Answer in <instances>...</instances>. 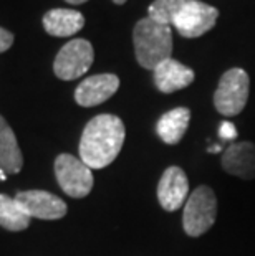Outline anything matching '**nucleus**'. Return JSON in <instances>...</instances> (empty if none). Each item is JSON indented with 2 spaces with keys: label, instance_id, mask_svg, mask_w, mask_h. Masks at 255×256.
Here are the masks:
<instances>
[{
  "label": "nucleus",
  "instance_id": "obj_1",
  "mask_svg": "<svg viewBox=\"0 0 255 256\" xmlns=\"http://www.w3.org/2000/svg\"><path fill=\"white\" fill-rule=\"evenodd\" d=\"M126 129L115 114H98L86 124L80 139V159L90 168H105L123 149Z\"/></svg>",
  "mask_w": 255,
  "mask_h": 256
},
{
  "label": "nucleus",
  "instance_id": "obj_2",
  "mask_svg": "<svg viewBox=\"0 0 255 256\" xmlns=\"http://www.w3.org/2000/svg\"><path fill=\"white\" fill-rule=\"evenodd\" d=\"M133 43L138 63L146 70H154L172 55V26L151 17L141 18L134 25Z\"/></svg>",
  "mask_w": 255,
  "mask_h": 256
},
{
  "label": "nucleus",
  "instance_id": "obj_3",
  "mask_svg": "<svg viewBox=\"0 0 255 256\" xmlns=\"http://www.w3.org/2000/svg\"><path fill=\"white\" fill-rule=\"evenodd\" d=\"M217 218V198L209 185H199L184 204L182 226L189 236H200Z\"/></svg>",
  "mask_w": 255,
  "mask_h": 256
},
{
  "label": "nucleus",
  "instance_id": "obj_4",
  "mask_svg": "<svg viewBox=\"0 0 255 256\" xmlns=\"http://www.w3.org/2000/svg\"><path fill=\"white\" fill-rule=\"evenodd\" d=\"M250 78L245 70L232 68L220 76L219 86L214 92V106L222 116L232 118L243 111L248 100Z\"/></svg>",
  "mask_w": 255,
  "mask_h": 256
},
{
  "label": "nucleus",
  "instance_id": "obj_5",
  "mask_svg": "<svg viewBox=\"0 0 255 256\" xmlns=\"http://www.w3.org/2000/svg\"><path fill=\"white\" fill-rule=\"evenodd\" d=\"M55 176L63 192L73 198L86 197L95 184L91 168L72 154H60L57 157Z\"/></svg>",
  "mask_w": 255,
  "mask_h": 256
},
{
  "label": "nucleus",
  "instance_id": "obj_6",
  "mask_svg": "<svg viewBox=\"0 0 255 256\" xmlns=\"http://www.w3.org/2000/svg\"><path fill=\"white\" fill-rule=\"evenodd\" d=\"M95 60L93 45L88 40L77 38L62 46L53 63V72L57 78L72 81L83 76L91 68Z\"/></svg>",
  "mask_w": 255,
  "mask_h": 256
},
{
  "label": "nucleus",
  "instance_id": "obj_7",
  "mask_svg": "<svg viewBox=\"0 0 255 256\" xmlns=\"http://www.w3.org/2000/svg\"><path fill=\"white\" fill-rule=\"evenodd\" d=\"M219 10L200 0H187L176 15L172 26L184 38H197L212 30L217 24Z\"/></svg>",
  "mask_w": 255,
  "mask_h": 256
},
{
  "label": "nucleus",
  "instance_id": "obj_8",
  "mask_svg": "<svg viewBox=\"0 0 255 256\" xmlns=\"http://www.w3.org/2000/svg\"><path fill=\"white\" fill-rule=\"evenodd\" d=\"M15 200L19 202L22 210L25 212L30 218L40 220H60L67 215L68 206L67 204L45 190H27L19 192L15 195Z\"/></svg>",
  "mask_w": 255,
  "mask_h": 256
},
{
  "label": "nucleus",
  "instance_id": "obj_9",
  "mask_svg": "<svg viewBox=\"0 0 255 256\" xmlns=\"http://www.w3.org/2000/svg\"><path fill=\"white\" fill-rule=\"evenodd\" d=\"M189 197V182L181 167H167L157 184V200L166 212H176Z\"/></svg>",
  "mask_w": 255,
  "mask_h": 256
},
{
  "label": "nucleus",
  "instance_id": "obj_10",
  "mask_svg": "<svg viewBox=\"0 0 255 256\" xmlns=\"http://www.w3.org/2000/svg\"><path fill=\"white\" fill-rule=\"evenodd\" d=\"M119 88V78L113 73L95 74L83 80L75 90V101L83 108L103 104Z\"/></svg>",
  "mask_w": 255,
  "mask_h": 256
},
{
  "label": "nucleus",
  "instance_id": "obj_11",
  "mask_svg": "<svg viewBox=\"0 0 255 256\" xmlns=\"http://www.w3.org/2000/svg\"><path fill=\"white\" fill-rule=\"evenodd\" d=\"M222 167L227 174L243 180L255 178V144L247 140L232 142L222 154Z\"/></svg>",
  "mask_w": 255,
  "mask_h": 256
},
{
  "label": "nucleus",
  "instance_id": "obj_12",
  "mask_svg": "<svg viewBox=\"0 0 255 256\" xmlns=\"http://www.w3.org/2000/svg\"><path fill=\"white\" fill-rule=\"evenodd\" d=\"M154 84L164 94H171L179 90L187 88L194 81V72L186 64L179 63L177 60L169 58L153 70Z\"/></svg>",
  "mask_w": 255,
  "mask_h": 256
},
{
  "label": "nucleus",
  "instance_id": "obj_13",
  "mask_svg": "<svg viewBox=\"0 0 255 256\" xmlns=\"http://www.w3.org/2000/svg\"><path fill=\"white\" fill-rule=\"evenodd\" d=\"M85 26V17L78 10L53 8L43 15V28L52 36H72Z\"/></svg>",
  "mask_w": 255,
  "mask_h": 256
},
{
  "label": "nucleus",
  "instance_id": "obj_14",
  "mask_svg": "<svg viewBox=\"0 0 255 256\" xmlns=\"http://www.w3.org/2000/svg\"><path fill=\"white\" fill-rule=\"evenodd\" d=\"M189 121H191V111L187 108H176L159 118L156 124V132L162 142L176 146L181 142V139L186 134Z\"/></svg>",
  "mask_w": 255,
  "mask_h": 256
},
{
  "label": "nucleus",
  "instance_id": "obj_15",
  "mask_svg": "<svg viewBox=\"0 0 255 256\" xmlns=\"http://www.w3.org/2000/svg\"><path fill=\"white\" fill-rule=\"evenodd\" d=\"M24 166V156L20 152L12 128L0 116V168L5 174H19Z\"/></svg>",
  "mask_w": 255,
  "mask_h": 256
},
{
  "label": "nucleus",
  "instance_id": "obj_16",
  "mask_svg": "<svg viewBox=\"0 0 255 256\" xmlns=\"http://www.w3.org/2000/svg\"><path fill=\"white\" fill-rule=\"evenodd\" d=\"M30 220L17 200L0 194V226L10 232H22L29 228Z\"/></svg>",
  "mask_w": 255,
  "mask_h": 256
},
{
  "label": "nucleus",
  "instance_id": "obj_17",
  "mask_svg": "<svg viewBox=\"0 0 255 256\" xmlns=\"http://www.w3.org/2000/svg\"><path fill=\"white\" fill-rule=\"evenodd\" d=\"M187 0H154L148 7V17L159 22L162 25L172 26L176 15L184 7Z\"/></svg>",
  "mask_w": 255,
  "mask_h": 256
},
{
  "label": "nucleus",
  "instance_id": "obj_18",
  "mask_svg": "<svg viewBox=\"0 0 255 256\" xmlns=\"http://www.w3.org/2000/svg\"><path fill=\"white\" fill-rule=\"evenodd\" d=\"M219 138L222 140H234L237 138V129L230 121H224L219 128Z\"/></svg>",
  "mask_w": 255,
  "mask_h": 256
},
{
  "label": "nucleus",
  "instance_id": "obj_19",
  "mask_svg": "<svg viewBox=\"0 0 255 256\" xmlns=\"http://www.w3.org/2000/svg\"><path fill=\"white\" fill-rule=\"evenodd\" d=\"M12 45H14V35L9 30L0 26V53L7 52Z\"/></svg>",
  "mask_w": 255,
  "mask_h": 256
},
{
  "label": "nucleus",
  "instance_id": "obj_20",
  "mask_svg": "<svg viewBox=\"0 0 255 256\" xmlns=\"http://www.w3.org/2000/svg\"><path fill=\"white\" fill-rule=\"evenodd\" d=\"M207 150L210 152V154H217V152H220V150H222V147H220L219 144H215V146H210Z\"/></svg>",
  "mask_w": 255,
  "mask_h": 256
},
{
  "label": "nucleus",
  "instance_id": "obj_21",
  "mask_svg": "<svg viewBox=\"0 0 255 256\" xmlns=\"http://www.w3.org/2000/svg\"><path fill=\"white\" fill-rule=\"evenodd\" d=\"M65 2H68V4H73V5H80V4H85V2H88V0H65Z\"/></svg>",
  "mask_w": 255,
  "mask_h": 256
},
{
  "label": "nucleus",
  "instance_id": "obj_22",
  "mask_svg": "<svg viewBox=\"0 0 255 256\" xmlns=\"http://www.w3.org/2000/svg\"><path fill=\"white\" fill-rule=\"evenodd\" d=\"M5 178H7V177H5V172L0 168V180H5Z\"/></svg>",
  "mask_w": 255,
  "mask_h": 256
},
{
  "label": "nucleus",
  "instance_id": "obj_23",
  "mask_svg": "<svg viewBox=\"0 0 255 256\" xmlns=\"http://www.w3.org/2000/svg\"><path fill=\"white\" fill-rule=\"evenodd\" d=\"M115 4H118V5H123V4H126V0H113Z\"/></svg>",
  "mask_w": 255,
  "mask_h": 256
}]
</instances>
